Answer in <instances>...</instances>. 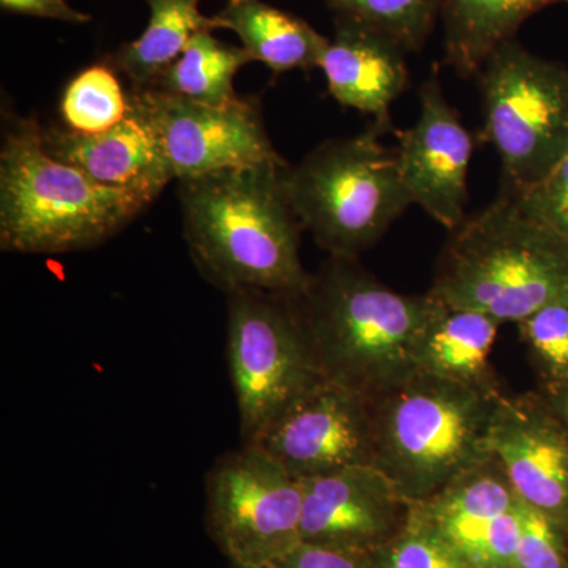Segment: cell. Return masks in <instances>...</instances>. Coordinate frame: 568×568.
I'll list each match as a JSON object with an SVG mask.
<instances>
[{"instance_id":"6da1fadb","label":"cell","mask_w":568,"mask_h":568,"mask_svg":"<svg viewBox=\"0 0 568 568\" xmlns=\"http://www.w3.org/2000/svg\"><path fill=\"white\" fill-rule=\"evenodd\" d=\"M287 166V164H286ZM286 166L233 168L179 181L183 235L201 275L222 290L301 295L312 274L284 192Z\"/></svg>"},{"instance_id":"7a4b0ae2","label":"cell","mask_w":568,"mask_h":568,"mask_svg":"<svg viewBox=\"0 0 568 568\" xmlns=\"http://www.w3.org/2000/svg\"><path fill=\"white\" fill-rule=\"evenodd\" d=\"M324 376L372 399L417 373L416 351L436 301L396 293L354 257L328 256L295 295Z\"/></svg>"},{"instance_id":"3957f363","label":"cell","mask_w":568,"mask_h":568,"mask_svg":"<svg viewBox=\"0 0 568 568\" xmlns=\"http://www.w3.org/2000/svg\"><path fill=\"white\" fill-rule=\"evenodd\" d=\"M151 201L93 181L44 148L39 122L9 114L0 149V248L59 254L106 242Z\"/></svg>"},{"instance_id":"277c9868","label":"cell","mask_w":568,"mask_h":568,"mask_svg":"<svg viewBox=\"0 0 568 568\" xmlns=\"http://www.w3.org/2000/svg\"><path fill=\"white\" fill-rule=\"evenodd\" d=\"M496 388L413 376L369 399L375 465L407 503L432 499L491 455Z\"/></svg>"},{"instance_id":"5b68a950","label":"cell","mask_w":568,"mask_h":568,"mask_svg":"<svg viewBox=\"0 0 568 568\" xmlns=\"http://www.w3.org/2000/svg\"><path fill=\"white\" fill-rule=\"evenodd\" d=\"M567 291V242L503 193L452 231L428 294L519 324Z\"/></svg>"},{"instance_id":"8992f818","label":"cell","mask_w":568,"mask_h":568,"mask_svg":"<svg viewBox=\"0 0 568 568\" xmlns=\"http://www.w3.org/2000/svg\"><path fill=\"white\" fill-rule=\"evenodd\" d=\"M375 126L335 138L287 164L282 181L304 230L328 256L354 257L375 246L413 204L394 151Z\"/></svg>"},{"instance_id":"52a82bcc","label":"cell","mask_w":568,"mask_h":568,"mask_svg":"<svg viewBox=\"0 0 568 568\" xmlns=\"http://www.w3.org/2000/svg\"><path fill=\"white\" fill-rule=\"evenodd\" d=\"M484 141L503 168L504 193L537 185L568 155V70L507 41L477 74Z\"/></svg>"},{"instance_id":"ba28073f","label":"cell","mask_w":568,"mask_h":568,"mask_svg":"<svg viewBox=\"0 0 568 568\" xmlns=\"http://www.w3.org/2000/svg\"><path fill=\"white\" fill-rule=\"evenodd\" d=\"M227 297V364L244 444L324 376L295 298L264 291Z\"/></svg>"},{"instance_id":"9c48e42d","label":"cell","mask_w":568,"mask_h":568,"mask_svg":"<svg viewBox=\"0 0 568 568\" xmlns=\"http://www.w3.org/2000/svg\"><path fill=\"white\" fill-rule=\"evenodd\" d=\"M304 491L264 448L244 444L205 477V521L233 566L267 568L302 541Z\"/></svg>"},{"instance_id":"30bf717a","label":"cell","mask_w":568,"mask_h":568,"mask_svg":"<svg viewBox=\"0 0 568 568\" xmlns=\"http://www.w3.org/2000/svg\"><path fill=\"white\" fill-rule=\"evenodd\" d=\"M130 102L152 126L174 179L286 162L275 151L256 99L194 102L159 89H133Z\"/></svg>"},{"instance_id":"8fae6325","label":"cell","mask_w":568,"mask_h":568,"mask_svg":"<svg viewBox=\"0 0 568 568\" xmlns=\"http://www.w3.org/2000/svg\"><path fill=\"white\" fill-rule=\"evenodd\" d=\"M294 477L375 463L369 399L328 377L295 398L254 443Z\"/></svg>"},{"instance_id":"7c38bea8","label":"cell","mask_w":568,"mask_h":568,"mask_svg":"<svg viewBox=\"0 0 568 568\" xmlns=\"http://www.w3.org/2000/svg\"><path fill=\"white\" fill-rule=\"evenodd\" d=\"M395 133L396 162L413 204L450 233L457 230L467 219L474 141L436 73L422 84L416 123Z\"/></svg>"},{"instance_id":"4fadbf2b","label":"cell","mask_w":568,"mask_h":568,"mask_svg":"<svg viewBox=\"0 0 568 568\" xmlns=\"http://www.w3.org/2000/svg\"><path fill=\"white\" fill-rule=\"evenodd\" d=\"M491 455L519 500L568 530V425L547 396H503L493 424Z\"/></svg>"},{"instance_id":"5bb4252c","label":"cell","mask_w":568,"mask_h":568,"mask_svg":"<svg viewBox=\"0 0 568 568\" xmlns=\"http://www.w3.org/2000/svg\"><path fill=\"white\" fill-rule=\"evenodd\" d=\"M302 541L373 551L394 528L395 514L410 506L375 465L346 467L301 478Z\"/></svg>"},{"instance_id":"9a60e30c","label":"cell","mask_w":568,"mask_h":568,"mask_svg":"<svg viewBox=\"0 0 568 568\" xmlns=\"http://www.w3.org/2000/svg\"><path fill=\"white\" fill-rule=\"evenodd\" d=\"M43 142L52 156L80 168L93 181L142 194L151 203L174 181L159 138L132 102L129 115L106 132L51 129L43 132Z\"/></svg>"},{"instance_id":"2e32d148","label":"cell","mask_w":568,"mask_h":568,"mask_svg":"<svg viewBox=\"0 0 568 568\" xmlns=\"http://www.w3.org/2000/svg\"><path fill=\"white\" fill-rule=\"evenodd\" d=\"M407 52L383 33L357 22L336 18L320 69L328 93L343 108L372 115L381 133L394 130L392 104L409 81Z\"/></svg>"},{"instance_id":"e0dca14e","label":"cell","mask_w":568,"mask_h":568,"mask_svg":"<svg viewBox=\"0 0 568 568\" xmlns=\"http://www.w3.org/2000/svg\"><path fill=\"white\" fill-rule=\"evenodd\" d=\"M518 497L495 457L467 470L425 503L418 514L470 567L477 568L489 528L517 506Z\"/></svg>"},{"instance_id":"ac0fdd59","label":"cell","mask_w":568,"mask_h":568,"mask_svg":"<svg viewBox=\"0 0 568 568\" xmlns=\"http://www.w3.org/2000/svg\"><path fill=\"white\" fill-rule=\"evenodd\" d=\"M499 327L495 317L436 301L418 339L417 372L467 386L496 388L489 355Z\"/></svg>"},{"instance_id":"d6986e66","label":"cell","mask_w":568,"mask_h":568,"mask_svg":"<svg viewBox=\"0 0 568 568\" xmlns=\"http://www.w3.org/2000/svg\"><path fill=\"white\" fill-rule=\"evenodd\" d=\"M212 22L213 29L233 31L253 62L275 73L320 69L328 44L308 22L263 0H226Z\"/></svg>"},{"instance_id":"ffe728a7","label":"cell","mask_w":568,"mask_h":568,"mask_svg":"<svg viewBox=\"0 0 568 568\" xmlns=\"http://www.w3.org/2000/svg\"><path fill=\"white\" fill-rule=\"evenodd\" d=\"M555 6L568 0H443L444 62L465 80L476 78L530 17Z\"/></svg>"},{"instance_id":"44dd1931","label":"cell","mask_w":568,"mask_h":568,"mask_svg":"<svg viewBox=\"0 0 568 568\" xmlns=\"http://www.w3.org/2000/svg\"><path fill=\"white\" fill-rule=\"evenodd\" d=\"M149 24L140 39L122 44L110 65L125 74L134 89L151 88L168 67L173 65L196 33L215 31L212 18L204 17L203 0H144Z\"/></svg>"},{"instance_id":"7402d4cb","label":"cell","mask_w":568,"mask_h":568,"mask_svg":"<svg viewBox=\"0 0 568 568\" xmlns=\"http://www.w3.org/2000/svg\"><path fill=\"white\" fill-rule=\"evenodd\" d=\"M212 32L196 33L181 58L168 67L151 88L209 104L237 99L235 77L253 59L244 48L224 43Z\"/></svg>"},{"instance_id":"603a6c76","label":"cell","mask_w":568,"mask_h":568,"mask_svg":"<svg viewBox=\"0 0 568 568\" xmlns=\"http://www.w3.org/2000/svg\"><path fill=\"white\" fill-rule=\"evenodd\" d=\"M336 18L357 22L395 41L405 52L420 50L440 20L443 0H325Z\"/></svg>"},{"instance_id":"cb8c5ba5","label":"cell","mask_w":568,"mask_h":568,"mask_svg":"<svg viewBox=\"0 0 568 568\" xmlns=\"http://www.w3.org/2000/svg\"><path fill=\"white\" fill-rule=\"evenodd\" d=\"M61 111L63 121L73 132L103 133L129 115L130 93L123 91L110 63H95L67 85Z\"/></svg>"},{"instance_id":"d4e9b609","label":"cell","mask_w":568,"mask_h":568,"mask_svg":"<svg viewBox=\"0 0 568 568\" xmlns=\"http://www.w3.org/2000/svg\"><path fill=\"white\" fill-rule=\"evenodd\" d=\"M518 325L547 392L568 386V291Z\"/></svg>"},{"instance_id":"484cf974","label":"cell","mask_w":568,"mask_h":568,"mask_svg":"<svg viewBox=\"0 0 568 568\" xmlns=\"http://www.w3.org/2000/svg\"><path fill=\"white\" fill-rule=\"evenodd\" d=\"M377 568H473L410 506L405 528L375 552Z\"/></svg>"},{"instance_id":"4316f807","label":"cell","mask_w":568,"mask_h":568,"mask_svg":"<svg viewBox=\"0 0 568 568\" xmlns=\"http://www.w3.org/2000/svg\"><path fill=\"white\" fill-rule=\"evenodd\" d=\"M514 568H568V530L523 500Z\"/></svg>"},{"instance_id":"83f0119b","label":"cell","mask_w":568,"mask_h":568,"mask_svg":"<svg viewBox=\"0 0 568 568\" xmlns=\"http://www.w3.org/2000/svg\"><path fill=\"white\" fill-rule=\"evenodd\" d=\"M510 196L530 219L568 244V155L547 179Z\"/></svg>"},{"instance_id":"f1b7e54d","label":"cell","mask_w":568,"mask_h":568,"mask_svg":"<svg viewBox=\"0 0 568 568\" xmlns=\"http://www.w3.org/2000/svg\"><path fill=\"white\" fill-rule=\"evenodd\" d=\"M267 568H377L372 551L301 541Z\"/></svg>"},{"instance_id":"f546056e","label":"cell","mask_w":568,"mask_h":568,"mask_svg":"<svg viewBox=\"0 0 568 568\" xmlns=\"http://www.w3.org/2000/svg\"><path fill=\"white\" fill-rule=\"evenodd\" d=\"M0 7L9 13L69 22V24H85L92 20L84 11L73 9L67 0H0Z\"/></svg>"},{"instance_id":"4dcf8cb0","label":"cell","mask_w":568,"mask_h":568,"mask_svg":"<svg viewBox=\"0 0 568 568\" xmlns=\"http://www.w3.org/2000/svg\"><path fill=\"white\" fill-rule=\"evenodd\" d=\"M545 396H547L548 402L555 407L560 418L568 425V386L547 392Z\"/></svg>"},{"instance_id":"1f68e13d","label":"cell","mask_w":568,"mask_h":568,"mask_svg":"<svg viewBox=\"0 0 568 568\" xmlns=\"http://www.w3.org/2000/svg\"><path fill=\"white\" fill-rule=\"evenodd\" d=\"M233 568H246V567H239V566H233Z\"/></svg>"}]
</instances>
